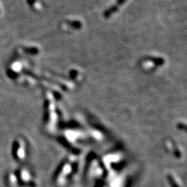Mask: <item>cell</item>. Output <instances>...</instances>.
I'll use <instances>...</instances> for the list:
<instances>
[{
  "instance_id": "6da1fadb",
  "label": "cell",
  "mask_w": 187,
  "mask_h": 187,
  "mask_svg": "<svg viewBox=\"0 0 187 187\" xmlns=\"http://www.w3.org/2000/svg\"><path fill=\"white\" fill-rule=\"evenodd\" d=\"M74 163L71 161H66L62 162L61 167L57 171L55 176V182L58 186H63L67 183L74 170Z\"/></svg>"
}]
</instances>
